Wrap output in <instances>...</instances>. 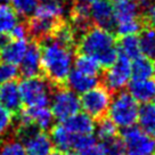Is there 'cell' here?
<instances>
[{
  "label": "cell",
  "instance_id": "7bdbcfd3",
  "mask_svg": "<svg viewBox=\"0 0 155 155\" xmlns=\"http://www.w3.org/2000/svg\"><path fill=\"white\" fill-rule=\"evenodd\" d=\"M153 1H154V2H155V0H153Z\"/></svg>",
  "mask_w": 155,
  "mask_h": 155
},
{
  "label": "cell",
  "instance_id": "5bb4252c",
  "mask_svg": "<svg viewBox=\"0 0 155 155\" xmlns=\"http://www.w3.org/2000/svg\"><path fill=\"white\" fill-rule=\"evenodd\" d=\"M0 103L1 106L8 110L13 115H16L21 111L22 99L18 83H16L15 81L4 83V86L0 88Z\"/></svg>",
  "mask_w": 155,
  "mask_h": 155
},
{
  "label": "cell",
  "instance_id": "5b68a950",
  "mask_svg": "<svg viewBox=\"0 0 155 155\" xmlns=\"http://www.w3.org/2000/svg\"><path fill=\"white\" fill-rule=\"evenodd\" d=\"M49 104L54 117L58 121H64L81 110L80 97L78 94L63 86H56L53 89Z\"/></svg>",
  "mask_w": 155,
  "mask_h": 155
},
{
  "label": "cell",
  "instance_id": "4fadbf2b",
  "mask_svg": "<svg viewBox=\"0 0 155 155\" xmlns=\"http://www.w3.org/2000/svg\"><path fill=\"white\" fill-rule=\"evenodd\" d=\"M68 0H38L33 16L42 18L62 21L68 8Z\"/></svg>",
  "mask_w": 155,
  "mask_h": 155
},
{
  "label": "cell",
  "instance_id": "30bf717a",
  "mask_svg": "<svg viewBox=\"0 0 155 155\" xmlns=\"http://www.w3.org/2000/svg\"><path fill=\"white\" fill-rule=\"evenodd\" d=\"M90 19L96 26L105 30H114V7L108 0H96L90 5Z\"/></svg>",
  "mask_w": 155,
  "mask_h": 155
},
{
  "label": "cell",
  "instance_id": "ffe728a7",
  "mask_svg": "<svg viewBox=\"0 0 155 155\" xmlns=\"http://www.w3.org/2000/svg\"><path fill=\"white\" fill-rule=\"evenodd\" d=\"M71 19H72V28L75 32L82 33L88 28L91 26V19H90V6L78 0L73 5L71 9Z\"/></svg>",
  "mask_w": 155,
  "mask_h": 155
},
{
  "label": "cell",
  "instance_id": "2e32d148",
  "mask_svg": "<svg viewBox=\"0 0 155 155\" xmlns=\"http://www.w3.org/2000/svg\"><path fill=\"white\" fill-rule=\"evenodd\" d=\"M128 92L138 103H150L155 98V80H132L128 84Z\"/></svg>",
  "mask_w": 155,
  "mask_h": 155
},
{
  "label": "cell",
  "instance_id": "7c38bea8",
  "mask_svg": "<svg viewBox=\"0 0 155 155\" xmlns=\"http://www.w3.org/2000/svg\"><path fill=\"white\" fill-rule=\"evenodd\" d=\"M62 124L70 132L78 136L94 135L96 128L95 119H92L84 112H78L74 115L62 121Z\"/></svg>",
  "mask_w": 155,
  "mask_h": 155
},
{
  "label": "cell",
  "instance_id": "ac0fdd59",
  "mask_svg": "<svg viewBox=\"0 0 155 155\" xmlns=\"http://www.w3.org/2000/svg\"><path fill=\"white\" fill-rule=\"evenodd\" d=\"M98 82H99V78L87 75L84 73L77 71L75 68L71 70L68 79H66V83H68V88L78 95L79 94L82 95L84 92H87L88 90L92 89L94 87L98 86Z\"/></svg>",
  "mask_w": 155,
  "mask_h": 155
},
{
  "label": "cell",
  "instance_id": "4dcf8cb0",
  "mask_svg": "<svg viewBox=\"0 0 155 155\" xmlns=\"http://www.w3.org/2000/svg\"><path fill=\"white\" fill-rule=\"evenodd\" d=\"M14 115L8 110L0 105V137H5L13 129Z\"/></svg>",
  "mask_w": 155,
  "mask_h": 155
},
{
  "label": "cell",
  "instance_id": "74e56055",
  "mask_svg": "<svg viewBox=\"0 0 155 155\" xmlns=\"http://www.w3.org/2000/svg\"><path fill=\"white\" fill-rule=\"evenodd\" d=\"M65 155H80L79 153H72V152H68V153H66Z\"/></svg>",
  "mask_w": 155,
  "mask_h": 155
},
{
  "label": "cell",
  "instance_id": "f1b7e54d",
  "mask_svg": "<svg viewBox=\"0 0 155 155\" xmlns=\"http://www.w3.org/2000/svg\"><path fill=\"white\" fill-rule=\"evenodd\" d=\"M141 26H143V23H141L140 19H134V21L115 24L114 31L119 37L137 35L141 31Z\"/></svg>",
  "mask_w": 155,
  "mask_h": 155
},
{
  "label": "cell",
  "instance_id": "83f0119b",
  "mask_svg": "<svg viewBox=\"0 0 155 155\" xmlns=\"http://www.w3.org/2000/svg\"><path fill=\"white\" fill-rule=\"evenodd\" d=\"M0 155H26V152L22 141L15 137H10L1 143Z\"/></svg>",
  "mask_w": 155,
  "mask_h": 155
},
{
  "label": "cell",
  "instance_id": "d6986e66",
  "mask_svg": "<svg viewBox=\"0 0 155 155\" xmlns=\"http://www.w3.org/2000/svg\"><path fill=\"white\" fill-rule=\"evenodd\" d=\"M114 7V19L115 24L139 19L141 7L137 0H121L116 2ZM115 26V25H114Z\"/></svg>",
  "mask_w": 155,
  "mask_h": 155
},
{
  "label": "cell",
  "instance_id": "8d00e7d4",
  "mask_svg": "<svg viewBox=\"0 0 155 155\" xmlns=\"http://www.w3.org/2000/svg\"><path fill=\"white\" fill-rule=\"evenodd\" d=\"M80 1H82V2H86L88 5H91L92 2H95L96 0H80Z\"/></svg>",
  "mask_w": 155,
  "mask_h": 155
},
{
  "label": "cell",
  "instance_id": "b9f144b4",
  "mask_svg": "<svg viewBox=\"0 0 155 155\" xmlns=\"http://www.w3.org/2000/svg\"><path fill=\"white\" fill-rule=\"evenodd\" d=\"M0 145H1V141H0Z\"/></svg>",
  "mask_w": 155,
  "mask_h": 155
},
{
  "label": "cell",
  "instance_id": "44dd1931",
  "mask_svg": "<svg viewBox=\"0 0 155 155\" xmlns=\"http://www.w3.org/2000/svg\"><path fill=\"white\" fill-rule=\"evenodd\" d=\"M137 123L144 132L155 137V103H145L139 106Z\"/></svg>",
  "mask_w": 155,
  "mask_h": 155
},
{
  "label": "cell",
  "instance_id": "7a4b0ae2",
  "mask_svg": "<svg viewBox=\"0 0 155 155\" xmlns=\"http://www.w3.org/2000/svg\"><path fill=\"white\" fill-rule=\"evenodd\" d=\"M77 47L79 53L94 58L101 68H108L119 56L115 35L96 25L81 33Z\"/></svg>",
  "mask_w": 155,
  "mask_h": 155
},
{
  "label": "cell",
  "instance_id": "f35d334b",
  "mask_svg": "<svg viewBox=\"0 0 155 155\" xmlns=\"http://www.w3.org/2000/svg\"><path fill=\"white\" fill-rule=\"evenodd\" d=\"M50 155H62V153H59V152H55V153H54V152H53Z\"/></svg>",
  "mask_w": 155,
  "mask_h": 155
},
{
  "label": "cell",
  "instance_id": "4316f807",
  "mask_svg": "<svg viewBox=\"0 0 155 155\" xmlns=\"http://www.w3.org/2000/svg\"><path fill=\"white\" fill-rule=\"evenodd\" d=\"M96 138L101 143H105L115 138L117 134V127L108 119V117H102L99 119V122L96 124L95 128Z\"/></svg>",
  "mask_w": 155,
  "mask_h": 155
},
{
  "label": "cell",
  "instance_id": "9c48e42d",
  "mask_svg": "<svg viewBox=\"0 0 155 155\" xmlns=\"http://www.w3.org/2000/svg\"><path fill=\"white\" fill-rule=\"evenodd\" d=\"M14 116L17 117V119H14L15 121L31 123L42 131L49 130L54 126V120H55L53 113L48 106L25 107L23 111H19Z\"/></svg>",
  "mask_w": 155,
  "mask_h": 155
},
{
  "label": "cell",
  "instance_id": "3957f363",
  "mask_svg": "<svg viewBox=\"0 0 155 155\" xmlns=\"http://www.w3.org/2000/svg\"><path fill=\"white\" fill-rule=\"evenodd\" d=\"M139 103L128 91H117L112 97L107 111L108 119L117 128L127 129L137 123Z\"/></svg>",
  "mask_w": 155,
  "mask_h": 155
},
{
  "label": "cell",
  "instance_id": "8fae6325",
  "mask_svg": "<svg viewBox=\"0 0 155 155\" xmlns=\"http://www.w3.org/2000/svg\"><path fill=\"white\" fill-rule=\"evenodd\" d=\"M19 73L24 78H33L41 75V55L40 46L35 41H31L28 46L26 53L21 61Z\"/></svg>",
  "mask_w": 155,
  "mask_h": 155
},
{
  "label": "cell",
  "instance_id": "d4e9b609",
  "mask_svg": "<svg viewBox=\"0 0 155 155\" xmlns=\"http://www.w3.org/2000/svg\"><path fill=\"white\" fill-rule=\"evenodd\" d=\"M138 39L141 55L150 61H155V30L146 28L140 32Z\"/></svg>",
  "mask_w": 155,
  "mask_h": 155
},
{
  "label": "cell",
  "instance_id": "9a60e30c",
  "mask_svg": "<svg viewBox=\"0 0 155 155\" xmlns=\"http://www.w3.org/2000/svg\"><path fill=\"white\" fill-rule=\"evenodd\" d=\"M75 138L77 135L70 132L62 123L54 124L50 128V140L59 153H68L73 150Z\"/></svg>",
  "mask_w": 155,
  "mask_h": 155
},
{
  "label": "cell",
  "instance_id": "484cf974",
  "mask_svg": "<svg viewBox=\"0 0 155 155\" xmlns=\"http://www.w3.org/2000/svg\"><path fill=\"white\" fill-rule=\"evenodd\" d=\"M73 65L77 71L81 73H84L87 75H91V77L99 78V73H101V65L97 63L94 58L89 57L87 55H82L80 54L75 61L73 62Z\"/></svg>",
  "mask_w": 155,
  "mask_h": 155
},
{
  "label": "cell",
  "instance_id": "ba28073f",
  "mask_svg": "<svg viewBox=\"0 0 155 155\" xmlns=\"http://www.w3.org/2000/svg\"><path fill=\"white\" fill-rule=\"evenodd\" d=\"M131 81V61L119 55L115 62L106 68L103 82L110 91L117 92L123 90Z\"/></svg>",
  "mask_w": 155,
  "mask_h": 155
},
{
  "label": "cell",
  "instance_id": "ab89813d",
  "mask_svg": "<svg viewBox=\"0 0 155 155\" xmlns=\"http://www.w3.org/2000/svg\"><path fill=\"white\" fill-rule=\"evenodd\" d=\"M108 1H110V2H119V1H121V0H108Z\"/></svg>",
  "mask_w": 155,
  "mask_h": 155
},
{
  "label": "cell",
  "instance_id": "277c9868",
  "mask_svg": "<svg viewBox=\"0 0 155 155\" xmlns=\"http://www.w3.org/2000/svg\"><path fill=\"white\" fill-rule=\"evenodd\" d=\"M53 86L42 77L24 78L18 84L22 103L26 107L48 106L54 89Z\"/></svg>",
  "mask_w": 155,
  "mask_h": 155
},
{
  "label": "cell",
  "instance_id": "7402d4cb",
  "mask_svg": "<svg viewBox=\"0 0 155 155\" xmlns=\"http://www.w3.org/2000/svg\"><path fill=\"white\" fill-rule=\"evenodd\" d=\"M154 75V64L150 58L138 56L131 61V79L132 80H145Z\"/></svg>",
  "mask_w": 155,
  "mask_h": 155
},
{
  "label": "cell",
  "instance_id": "8992f818",
  "mask_svg": "<svg viewBox=\"0 0 155 155\" xmlns=\"http://www.w3.org/2000/svg\"><path fill=\"white\" fill-rule=\"evenodd\" d=\"M121 140L126 155H155V139L139 127L123 129Z\"/></svg>",
  "mask_w": 155,
  "mask_h": 155
},
{
  "label": "cell",
  "instance_id": "6da1fadb",
  "mask_svg": "<svg viewBox=\"0 0 155 155\" xmlns=\"http://www.w3.org/2000/svg\"><path fill=\"white\" fill-rule=\"evenodd\" d=\"M41 55V71L51 84L63 86L73 68V48L49 37L38 42Z\"/></svg>",
  "mask_w": 155,
  "mask_h": 155
},
{
  "label": "cell",
  "instance_id": "52a82bcc",
  "mask_svg": "<svg viewBox=\"0 0 155 155\" xmlns=\"http://www.w3.org/2000/svg\"><path fill=\"white\" fill-rule=\"evenodd\" d=\"M112 99L111 91L104 86H96L80 97L81 108L92 119H102L107 114Z\"/></svg>",
  "mask_w": 155,
  "mask_h": 155
},
{
  "label": "cell",
  "instance_id": "d590c367",
  "mask_svg": "<svg viewBox=\"0 0 155 155\" xmlns=\"http://www.w3.org/2000/svg\"><path fill=\"white\" fill-rule=\"evenodd\" d=\"M80 155H106L105 154V150L102 143H94L92 145H90L89 147H87L86 150H81Z\"/></svg>",
  "mask_w": 155,
  "mask_h": 155
},
{
  "label": "cell",
  "instance_id": "1f68e13d",
  "mask_svg": "<svg viewBox=\"0 0 155 155\" xmlns=\"http://www.w3.org/2000/svg\"><path fill=\"white\" fill-rule=\"evenodd\" d=\"M19 70L16 65L10 63H4L0 64V83H7L10 81H14L16 78L18 77Z\"/></svg>",
  "mask_w": 155,
  "mask_h": 155
},
{
  "label": "cell",
  "instance_id": "603a6c76",
  "mask_svg": "<svg viewBox=\"0 0 155 155\" xmlns=\"http://www.w3.org/2000/svg\"><path fill=\"white\" fill-rule=\"evenodd\" d=\"M117 51L119 55L128 59H135L140 56V47H139V39L137 35H126L121 37L117 42Z\"/></svg>",
  "mask_w": 155,
  "mask_h": 155
},
{
  "label": "cell",
  "instance_id": "d6a6232c",
  "mask_svg": "<svg viewBox=\"0 0 155 155\" xmlns=\"http://www.w3.org/2000/svg\"><path fill=\"white\" fill-rule=\"evenodd\" d=\"M105 150V154L106 155H126L124 152V146L122 143L121 138H113L111 140L102 143Z\"/></svg>",
  "mask_w": 155,
  "mask_h": 155
},
{
  "label": "cell",
  "instance_id": "e0dca14e",
  "mask_svg": "<svg viewBox=\"0 0 155 155\" xmlns=\"http://www.w3.org/2000/svg\"><path fill=\"white\" fill-rule=\"evenodd\" d=\"M28 41L22 39H12L7 44L0 48V58L4 59L6 63H10L17 65L23 59L26 49H28Z\"/></svg>",
  "mask_w": 155,
  "mask_h": 155
},
{
  "label": "cell",
  "instance_id": "f546056e",
  "mask_svg": "<svg viewBox=\"0 0 155 155\" xmlns=\"http://www.w3.org/2000/svg\"><path fill=\"white\" fill-rule=\"evenodd\" d=\"M12 7L18 15L28 18L32 16L38 6V0H10Z\"/></svg>",
  "mask_w": 155,
  "mask_h": 155
},
{
  "label": "cell",
  "instance_id": "836d02e7",
  "mask_svg": "<svg viewBox=\"0 0 155 155\" xmlns=\"http://www.w3.org/2000/svg\"><path fill=\"white\" fill-rule=\"evenodd\" d=\"M144 23L147 25V28L155 30V4H150L144 8L143 13Z\"/></svg>",
  "mask_w": 155,
  "mask_h": 155
},
{
  "label": "cell",
  "instance_id": "e575fe53",
  "mask_svg": "<svg viewBox=\"0 0 155 155\" xmlns=\"http://www.w3.org/2000/svg\"><path fill=\"white\" fill-rule=\"evenodd\" d=\"M9 35L12 39H19V40H22V39H24L28 37V30H26V25L25 23H17V24L15 25L13 30L9 32Z\"/></svg>",
  "mask_w": 155,
  "mask_h": 155
},
{
  "label": "cell",
  "instance_id": "cb8c5ba5",
  "mask_svg": "<svg viewBox=\"0 0 155 155\" xmlns=\"http://www.w3.org/2000/svg\"><path fill=\"white\" fill-rule=\"evenodd\" d=\"M18 14L8 2H0V34H9L18 23Z\"/></svg>",
  "mask_w": 155,
  "mask_h": 155
},
{
  "label": "cell",
  "instance_id": "60d3db41",
  "mask_svg": "<svg viewBox=\"0 0 155 155\" xmlns=\"http://www.w3.org/2000/svg\"><path fill=\"white\" fill-rule=\"evenodd\" d=\"M153 64H154V75H155V62Z\"/></svg>",
  "mask_w": 155,
  "mask_h": 155
},
{
  "label": "cell",
  "instance_id": "ee69618b",
  "mask_svg": "<svg viewBox=\"0 0 155 155\" xmlns=\"http://www.w3.org/2000/svg\"><path fill=\"white\" fill-rule=\"evenodd\" d=\"M154 99H155V98H154Z\"/></svg>",
  "mask_w": 155,
  "mask_h": 155
}]
</instances>
